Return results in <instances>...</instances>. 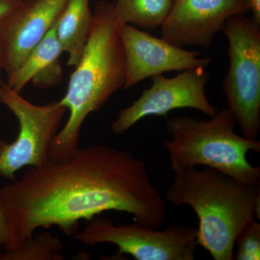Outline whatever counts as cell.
Instances as JSON below:
<instances>
[{
    "label": "cell",
    "mask_w": 260,
    "mask_h": 260,
    "mask_svg": "<svg viewBox=\"0 0 260 260\" xmlns=\"http://www.w3.org/2000/svg\"><path fill=\"white\" fill-rule=\"evenodd\" d=\"M7 220L5 251H13L38 229L56 226L73 237L80 221L104 212L132 215L145 226L167 220V201L146 164L129 151L107 145L79 148L69 159L29 167L0 188Z\"/></svg>",
    "instance_id": "cell-1"
},
{
    "label": "cell",
    "mask_w": 260,
    "mask_h": 260,
    "mask_svg": "<svg viewBox=\"0 0 260 260\" xmlns=\"http://www.w3.org/2000/svg\"><path fill=\"white\" fill-rule=\"evenodd\" d=\"M121 26L114 15V4L98 2L83 54L70 76L64 96L59 101L69 112V117L51 143V161H64L79 150L84 121L124 88L126 62Z\"/></svg>",
    "instance_id": "cell-2"
},
{
    "label": "cell",
    "mask_w": 260,
    "mask_h": 260,
    "mask_svg": "<svg viewBox=\"0 0 260 260\" xmlns=\"http://www.w3.org/2000/svg\"><path fill=\"white\" fill-rule=\"evenodd\" d=\"M174 173L166 201L194 210L199 219L198 244L214 259H234L238 234L254 215L260 218V184L242 182L209 167Z\"/></svg>",
    "instance_id": "cell-3"
},
{
    "label": "cell",
    "mask_w": 260,
    "mask_h": 260,
    "mask_svg": "<svg viewBox=\"0 0 260 260\" xmlns=\"http://www.w3.org/2000/svg\"><path fill=\"white\" fill-rule=\"evenodd\" d=\"M209 120L174 116L167 123L166 143L173 172L189 167L213 168L247 184H260V168L247 160L250 150L260 153L259 140L235 133L236 121L225 108Z\"/></svg>",
    "instance_id": "cell-4"
},
{
    "label": "cell",
    "mask_w": 260,
    "mask_h": 260,
    "mask_svg": "<svg viewBox=\"0 0 260 260\" xmlns=\"http://www.w3.org/2000/svg\"><path fill=\"white\" fill-rule=\"evenodd\" d=\"M228 41L229 68L222 89L242 135L257 140L260 130V26L246 16L228 19L221 30Z\"/></svg>",
    "instance_id": "cell-5"
},
{
    "label": "cell",
    "mask_w": 260,
    "mask_h": 260,
    "mask_svg": "<svg viewBox=\"0 0 260 260\" xmlns=\"http://www.w3.org/2000/svg\"><path fill=\"white\" fill-rule=\"evenodd\" d=\"M0 102L18 121L19 132L12 143L0 140V177L15 180L23 167H39L49 161V148L59 131L68 109L60 102L36 105L0 82Z\"/></svg>",
    "instance_id": "cell-6"
},
{
    "label": "cell",
    "mask_w": 260,
    "mask_h": 260,
    "mask_svg": "<svg viewBox=\"0 0 260 260\" xmlns=\"http://www.w3.org/2000/svg\"><path fill=\"white\" fill-rule=\"evenodd\" d=\"M73 237L87 246L114 244L116 256L129 254L137 260H194L199 245L196 228L172 224L157 230L137 221L116 225L101 217L89 220Z\"/></svg>",
    "instance_id": "cell-7"
},
{
    "label": "cell",
    "mask_w": 260,
    "mask_h": 260,
    "mask_svg": "<svg viewBox=\"0 0 260 260\" xmlns=\"http://www.w3.org/2000/svg\"><path fill=\"white\" fill-rule=\"evenodd\" d=\"M151 78V86L145 89L135 102L119 112L112 124L113 133L124 134L145 117H167L174 109L189 108L209 117L218 112L205 93L210 74L205 68L197 67L183 70L174 78L158 75Z\"/></svg>",
    "instance_id": "cell-8"
},
{
    "label": "cell",
    "mask_w": 260,
    "mask_h": 260,
    "mask_svg": "<svg viewBox=\"0 0 260 260\" xmlns=\"http://www.w3.org/2000/svg\"><path fill=\"white\" fill-rule=\"evenodd\" d=\"M119 34L125 56L126 90L162 73L206 68L211 63V58L200 57V51L178 47L130 24L121 25Z\"/></svg>",
    "instance_id": "cell-9"
},
{
    "label": "cell",
    "mask_w": 260,
    "mask_h": 260,
    "mask_svg": "<svg viewBox=\"0 0 260 260\" xmlns=\"http://www.w3.org/2000/svg\"><path fill=\"white\" fill-rule=\"evenodd\" d=\"M249 13L246 0H175L160 26L162 38L181 48L209 49L228 19Z\"/></svg>",
    "instance_id": "cell-10"
},
{
    "label": "cell",
    "mask_w": 260,
    "mask_h": 260,
    "mask_svg": "<svg viewBox=\"0 0 260 260\" xmlns=\"http://www.w3.org/2000/svg\"><path fill=\"white\" fill-rule=\"evenodd\" d=\"M68 0H23L0 23V56L13 74L54 26Z\"/></svg>",
    "instance_id": "cell-11"
},
{
    "label": "cell",
    "mask_w": 260,
    "mask_h": 260,
    "mask_svg": "<svg viewBox=\"0 0 260 260\" xmlns=\"http://www.w3.org/2000/svg\"><path fill=\"white\" fill-rule=\"evenodd\" d=\"M63 53L54 25L16 71L8 77L7 85L19 93L29 83L39 88L56 85L62 76L60 56Z\"/></svg>",
    "instance_id": "cell-12"
},
{
    "label": "cell",
    "mask_w": 260,
    "mask_h": 260,
    "mask_svg": "<svg viewBox=\"0 0 260 260\" xmlns=\"http://www.w3.org/2000/svg\"><path fill=\"white\" fill-rule=\"evenodd\" d=\"M93 22L90 0H68L54 24L56 39L68 55V65L79 62Z\"/></svg>",
    "instance_id": "cell-13"
},
{
    "label": "cell",
    "mask_w": 260,
    "mask_h": 260,
    "mask_svg": "<svg viewBox=\"0 0 260 260\" xmlns=\"http://www.w3.org/2000/svg\"><path fill=\"white\" fill-rule=\"evenodd\" d=\"M175 0H116L114 15L121 25L126 24L153 30L160 27Z\"/></svg>",
    "instance_id": "cell-14"
},
{
    "label": "cell",
    "mask_w": 260,
    "mask_h": 260,
    "mask_svg": "<svg viewBox=\"0 0 260 260\" xmlns=\"http://www.w3.org/2000/svg\"><path fill=\"white\" fill-rule=\"evenodd\" d=\"M63 244L50 232L34 234L13 251L0 254V260H61Z\"/></svg>",
    "instance_id": "cell-15"
},
{
    "label": "cell",
    "mask_w": 260,
    "mask_h": 260,
    "mask_svg": "<svg viewBox=\"0 0 260 260\" xmlns=\"http://www.w3.org/2000/svg\"><path fill=\"white\" fill-rule=\"evenodd\" d=\"M236 244L237 250L234 259H260V223L251 219L238 234Z\"/></svg>",
    "instance_id": "cell-16"
},
{
    "label": "cell",
    "mask_w": 260,
    "mask_h": 260,
    "mask_svg": "<svg viewBox=\"0 0 260 260\" xmlns=\"http://www.w3.org/2000/svg\"><path fill=\"white\" fill-rule=\"evenodd\" d=\"M23 0H0V23L10 12L18 6Z\"/></svg>",
    "instance_id": "cell-17"
},
{
    "label": "cell",
    "mask_w": 260,
    "mask_h": 260,
    "mask_svg": "<svg viewBox=\"0 0 260 260\" xmlns=\"http://www.w3.org/2000/svg\"><path fill=\"white\" fill-rule=\"evenodd\" d=\"M252 13V20L260 26V0H246Z\"/></svg>",
    "instance_id": "cell-18"
},
{
    "label": "cell",
    "mask_w": 260,
    "mask_h": 260,
    "mask_svg": "<svg viewBox=\"0 0 260 260\" xmlns=\"http://www.w3.org/2000/svg\"><path fill=\"white\" fill-rule=\"evenodd\" d=\"M7 233V220L4 210L0 206V248L4 246Z\"/></svg>",
    "instance_id": "cell-19"
},
{
    "label": "cell",
    "mask_w": 260,
    "mask_h": 260,
    "mask_svg": "<svg viewBox=\"0 0 260 260\" xmlns=\"http://www.w3.org/2000/svg\"><path fill=\"white\" fill-rule=\"evenodd\" d=\"M2 70H3V68H2L1 56H0V72Z\"/></svg>",
    "instance_id": "cell-20"
}]
</instances>
